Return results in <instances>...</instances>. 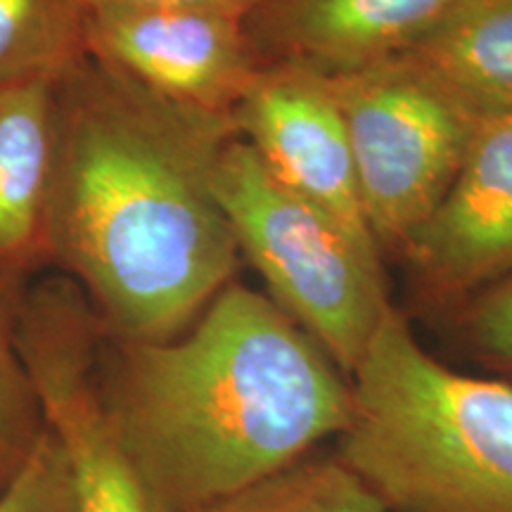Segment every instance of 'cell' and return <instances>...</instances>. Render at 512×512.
Returning <instances> with one entry per match:
<instances>
[{
    "label": "cell",
    "mask_w": 512,
    "mask_h": 512,
    "mask_svg": "<svg viewBox=\"0 0 512 512\" xmlns=\"http://www.w3.org/2000/svg\"><path fill=\"white\" fill-rule=\"evenodd\" d=\"M230 119L171 105L93 55L55 81L46 247L105 339L155 344L195 323L238 268L214 192Z\"/></svg>",
    "instance_id": "cell-1"
},
{
    "label": "cell",
    "mask_w": 512,
    "mask_h": 512,
    "mask_svg": "<svg viewBox=\"0 0 512 512\" xmlns=\"http://www.w3.org/2000/svg\"><path fill=\"white\" fill-rule=\"evenodd\" d=\"M98 382L126 453L166 512H202L339 439L351 380L266 294L228 283L188 330L102 339Z\"/></svg>",
    "instance_id": "cell-2"
},
{
    "label": "cell",
    "mask_w": 512,
    "mask_h": 512,
    "mask_svg": "<svg viewBox=\"0 0 512 512\" xmlns=\"http://www.w3.org/2000/svg\"><path fill=\"white\" fill-rule=\"evenodd\" d=\"M335 456L387 512H512V384L441 363L392 304Z\"/></svg>",
    "instance_id": "cell-3"
},
{
    "label": "cell",
    "mask_w": 512,
    "mask_h": 512,
    "mask_svg": "<svg viewBox=\"0 0 512 512\" xmlns=\"http://www.w3.org/2000/svg\"><path fill=\"white\" fill-rule=\"evenodd\" d=\"M214 192L238 252L271 299L351 377L389 302L382 256L280 185L240 136L214 162Z\"/></svg>",
    "instance_id": "cell-4"
},
{
    "label": "cell",
    "mask_w": 512,
    "mask_h": 512,
    "mask_svg": "<svg viewBox=\"0 0 512 512\" xmlns=\"http://www.w3.org/2000/svg\"><path fill=\"white\" fill-rule=\"evenodd\" d=\"M377 247H403L458 176L479 121L411 53L325 76Z\"/></svg>",
    "instance_id": "cell-5"
},
{
    "label": "cell",
    "mask_w": 512,
    "mask_h": 512,
    "mask_svg": "<svg viewBox=\"0 0 512 512\" xmlns=\"http://www.w3.org/2000/svg\"><path fill=\"white\" fill-rule=\"evenodd\" d=\"M105 332L69 278L31 283L19 349L43 418L72 475L74 512H166L126 453L102 401L98 363Z\"/></svg>",
    "instance_id": "cell-6"
},
{
    "label": "cell",
    "mask_w": 512,
    "mask_h": 512,
    "mask_svg": "<svg viewBox=\"0 0 512 512\" xmlns=\"http://www.w3.org/2000/svg\"><path fill=\"white\" fill-rule=\"evenodd\" d=\"M86 46L157 98L230 121L261 67L247 19L209 10H88Z\"/></svg>",
    "instance_id": "cell-7"
},
{
    "label": "cell",
    "mask_w": 512,
    "mask_h": 512,
    "mask_svg": "<svg viewBox=\"0 0 512 512\" xmlns=\"http://www.w3.org/2000/svg\"><path fill=\"white\" fill-rule=\"evenodd\" d=\"M233 126L275 181L380 252L363 214L347 126L325 74L297 62H261L235 107Z\"/></svg>",
    "instance_id": "cell-8"
},
{
    "label": "cell",
    "mask_w": 512,
    "mask_h": 512,
    "mask_svg": "<svg viewBox=\"0 0 512 512\" xmlns=\"http://www.w3.org/2000/svg\"><path fill=\"white\" fill-rule=\"evenodd\" d=\"M441 297H463L512 273V114L484 119L451 188L401 247Z\"/></svg>",
    "instance_id": "cell-9"
},
{
    "label": "cell",
    "mask_w": 512,
    "mask_h": 512,
    "mask_svg": "<svg viewBox=\"0 0 512 512\" xmlns=\"http://www.w3.org/2000/svg\"><path fill=\"white\" fill-rule=\"evenodd\" d=\"M458 0H268L247 17L261 62L330 76L413 48Z\"/></svg>",
    "instance_id": "cell-10"
},
{
    "label": "cell",
    "mask_w": 512,
    "mask_h": 512,
    "mask_svg": "<svg viewBox=\"0 0 512 512\" xmlns=\"http://www.w3.org/2000/svg\"><path fill=\"white\" fill-rule=\"evenodd\" d=\"M55 81L0 88V275L31 283L48 266Z\"/></svg>",
    "instance_id": "cell-11"
},
{
    "label": "cell",
    "mask_w": 512,
    "mask_h": 512,
    "mask_svg": "<svg viewBox=\"0 0 512 512\" xmlns=\"http://www.w3.org/2000/svg\"><path fill=\"white\" fill-rule=\"evenodd\" d=\"M406 53L479 121L512 114V0H458Z\"/></svg>",
    "instance_id": "cell-12"
},
{
    "label": "cell",
    "mask_w": 512,
    "mask_h": 512,
    "mask_svg": "<svg viewBox=\"0 0 512 512\" xmlns=\"http://www.w3.org/2000/svg\"><path fill=\"white\" fill-rule=\"evenodd\" d=\"M86 0H0V88L57 81L88 53Z\"/></svg>",
    "instance_id": "cell-13"
},
{
    "label": "cell",
    "mask_w": 512,
    "mask_h": 512,
    "mask_svg": "<svg viewBox=\"0 0 512 512\" xmlns=\"http://www.w3.org/2000/svg\"><path fill=\"white\" fill-rule=\"evenodd\" d=\"M202 512H387L332 453H311L266 482Z\"/></svg>",
    "instance_id": "cell-14"
},
{
    "label": "cell",
    "mask_w": 512,
    "mask_h": 512,
    "mask_svg": "<svg viewBox=\"0 0 512 512\" xmlns=\"http://www.w3.org/2000/svg\"><path fill=\"white\" fill-rule=\"evenodd\" d=\"M29 285L0 275V494L46 434L41 399L19 349V318Z\"/></svg>",
    "instance_id": "cell-15"
},
{
    "label": "cell",
    "mask_w": 512,
    "mask_h": 512,
    "mask_svg": "<svg viewBox=\"0 0 512 512\" xmlns=\"http://www.w3.org/2000/svg\"><path fill=\"white\" fill-rule=\"evenodd\" d=\"M0 512H74L67 458L48 427L27 465L0 494Z\"/></svg>",
    "instance_id": "cell-16"
},
{
    "label": "cell",
    "mask_w": 512,
    "mask_h": 512,
    "mask_svg": "<svg viewBox=\"0 0 512 512\" xmlns=\"http://www.w3.org/2000/svg\"><path fill=\"white\" fill-rule=\"evenodd\" d=\"M463 337L486 368L512 384V273L467 302Z\"/></svg>",
    "instance_id": "cell-17"
},
{
    "label": "cell",
    "mask_w": 512,
    "mask_h": 512,
    "mask_svg": "<svg viewBox=\"0 0 512 512\" xmlns=\"http://www.w3.org/2000/svg\"><path fill=\"white\" fill-rule=\"evenodd\" d=\"M268 0H86L88 10H133V8H181L209 10L247 19Z\"/></svg>",
    "instance_id": "cell-18"
}]
</instances>
